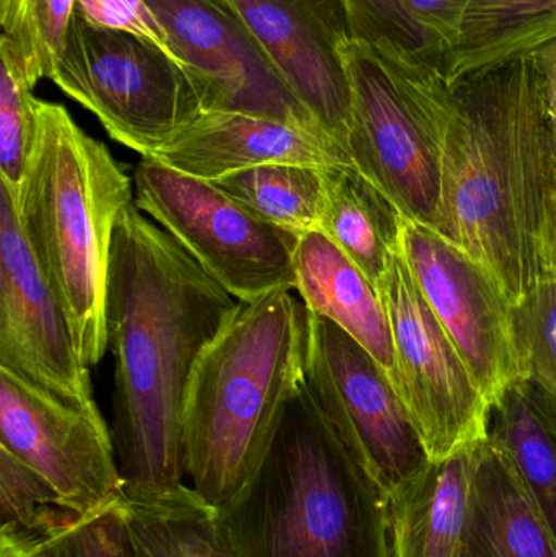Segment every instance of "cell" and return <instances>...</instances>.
<instances>
[{
	"label": "cell",
	"mask_w": 556,
	"mask_h": 557,
	"mask_svg": "<svg viewBox=\"0 0 556 557\" xmlns=\"http://www.w3.org/2000/svg\"><path fill=\"white\" fill-rule=\"evenodd\" d=\"M218 510L234 557H392L387 493L306 379L247 483Z\"/></svg>",
	"instance_id": "cell-3"
},
{
	"label": "cell",
	"mask_w": 556,
	"mask_h": 557,
	"mask_svg": "<svg viewBox=\"0 0 556 557\" xmlns=\"http://www.w3.org/2000/svg\"><path fill=\"white\" fill-rule=\"evenodd\" d=\"M0 370L72 406L95 405L90 369L78 356L58 295L39 270L0 185Z\"/></svg>",
	"instance_id": "cell-14"
},
{
	"label": "cell",
	"mask_w": 556,
	"mask_h": 557,
	"mask_svg": "<svg viewBox=\"0 0 556 557\" xmlns=\"http://www.w3.org/2000/svg\"><path fill=\"white\" fill-rule=\"evenodd\" d=\"M391 323V380L431 461L489 437L490 405L421 294L401 248L378 284Z\"/></svg>",
	"instance_id": "cell-8"
},
{
	"label": "cell",
	"mask_w": 556,
	"mask_h": 557,
	"mask_svg": "<svg viewBox=\"0 0 556 557\" xmlns=\"http://www.w3.org/2000/svg\"><path fill=\"white\" fill-rule=\"evenodd\" d=\"M511 318L526 376L556 395V276L545 278L512 305Z\"/></svg>",
	"instance_id": "cell-29"
},
{
	"label": "cell",
	"mask_w": 556,
	"mask_h": 557,
	"mask_svg": "<svg viewBox=\"0 0 556 557\" xmlns=\"http://www.w3.org/2000/svg\"><path fill=\"white\" fill-rule=\"evenodd\" d=\"M0 557H35L32 536L0 530Z\"/></svg>",
	"instance_id": "cell-33"
},
{
	"label": "cell",
	"mask_w": 556,
	"mask_h": 557,
	"mask_svg": "<svg viewBox=\"0 0 556 557\" xmlns=\"http://www.w3.org/2000/svg\"><path fill=\"white\" fill-rule=\"evenodd\" d=\"M294 290L307 310L342 327L392 375L394 343L378 287L320 231L299 238Z\"/></svg>",
	"instance_id": "cell-18"
},
{
	"label": "cell",
	"mask_w": 556,
	"mask_h": 557,
	"mask_svg": "<svg viewBox=\"0 0 556 557\" xmlns=\"http://www.w3.org/2000/svg\"><path fill=\"white\" fill-rule=\"evenodd\" d=\"M400 248L421 294L492 405L526 376L511 304L473 258L428 225L404 218Z\"/></svg>",
	"instance_id": "cell-12"
},
{
	"label": "cell",
	"mask_w": 556,
	"mask_h": 557,
	"mask_svg": "<svg viewBox=\"0 0 556 557\" xmlns=\"http://www.w3.org/2000/svg\"><path fill=\"white\" fill-rule=\"evenodd\" d=\"M238 300L131 202L108 276L113 434L124 490L183 484L186 393L206 347Z\"/></svg>",
	"instance_id": "cell-2"
},
{
	"label": "cell",
	"mask_w": 556,
	"mask_h": 557,
	"mask_svg": "<svg viewBox=\"0 0 556 557\" xmlns=\"http://www.w3.org/2000/svg\"><path fill=\"white\" fill-rule=\"evenodd\" d=\"M131 532L146 557H234L218 507L185 483L166 490H124Z\"/></svg>",
	"instance_id": "cell-23"
},
{
	"label": "cell",
	"mask_w": 556,
	"mask_h": 557,
	"mask_svg": "<svg viewBox=\"0 0 556 557\" xmlns=\"http://www.w3.org/2000/svg\"><path fill=\"white\" fill-rule=\"evenodd\" d=\"M32 546L35 557H146L131 532L123 499L94 516L75 517L48 535L32 536Z\"/></svg>",
	"instance_id": "cell-28"
},
{
	"label": "cell",
	"mask_w": 556,
	"mask_h": 557,
	"mask_svg": "<svg viewBox=\"0 0 556 557\" xmlns=\"http://www.w3.org/2000/svg\"><path fill=\"white\" fill-rule=\"evenodd\" d=\"M436 150V231L509 304L552 277L556 163L531 54L449 85L441 65L375 54Z\"/></svg>",
	"instance_id": "cell-1"
},
{
	"label": "cell",
	"mask_w": 556,
	"mask_h": 557,
	"mask_svg": "<svg viewBox=\"0 0 556 557\" xmlns=\"http://www.w3.org/2000/svg\"><path fill=\"white\" fill-rule=\"evenodd\" d=\"M556 38V0H467L444 62L449 85Z\"/></svg>",
	"instance_id": "cell-22"
},
{
	"label": "cell",
	"mask_w": 556,
	"mask_h": 557,
	"mask_svg": "<svg viewBox=\"0 0 556 557\" xmlns=\"http://www.w3.org/2000/svg\"><path fill=\"white\" fill-rule=\"evenodd\" d=\"M544 90L545 114H547L548 129H551L552 146L556 163V38L529 52Z\"/></svg>",
	"instance_id": "cell-32"
},
{
	"label": "cell",
	"mask_w": 556,
	"mask_h": 557,
	"mask_svg": "<svg viewBox=\"0 0 556 557\" xmlns=\"http://www.w3.org/2000/svg\"><path fill=\"white\" fill-rule=\"evenodd\" d=\"M480 447L430 460L388 496L392 557H462Z\"/></svg>",
	"instance_id": "cell-17"
},
{
	"label": "cell",
	"mask_w": 556,
	"mask_h": 557,
	"mask_svg": "<svg viewBox=\"0 0 556 557\" xmlns=\"http://www.w3.org/2000/svg\"><path fill=\"white\" fill-rule=\"evenodd\" d=\"M342 52L351 87L353 165L404 218L436 227L441 173L433 143L368 45L351 39Z\"/></svg>",
	"instance_id": "cell-13"
},
{
	"label": "cell",
	"mask_w": 556,
	"mask_h": 557,
	"mask_svg": "<svg viewBox=\"0 0 556 557\" xmlns=\"http://www.w3.org/2000/svg\"><path fill=\"white\" fill-rule=\"evenodd\" d=\"M23 0H0V25L2 35L12 38L18 26Z\"/></svg>",
	"instance_id": "cell-34"
},
{
	"label": "cell",
	"mask_w": 556,
	"mask_h": 557,
	"mask_svg": "<svg viewBox=\"0 0 556 557\" xmlns=\"http://www.w3.org/2000/svg\"><path fill=\"white\" fill-rule=\"evenodd\" d=\"M75 517L46 478L0 447V530L38 539Z\"/></svg>",
	"instance_id": "cell-27"
},
{
	"label": "cell",
	"mask_w": 556,
	"mask_h": 557,
	"mask_svg": "<svg viewBox=\"0 0 556 557\" xmlns=\"http://www.w3.org/2000/svg\"><path fill=\"white\" fill-rule=\"evenodd\" d=\"M462 557H556V536L515 465L480 447Z\"/></svg>",
	"instance_id": "cell-19"
},
{
	"label": "cell",
	"mask_w": 556,
	"mask_h": 557,
	"mask_svg": "<svg viewBox=\"0 0 556 557\" xmlns=\"http://www.w3.org/2000/svg\"><path fill=\"white\" fill-rule=\"evenodd\" d=\"M552 276H556V198L554 209V224H552Z\"/></svg>",
	"instance_id": "cell-35"
},
{
	"label": "cell",
	"mask_w": 556,
	"mask_h": 557,
	"mask_svg": "<svg viewBox=\"0 0 556 557\" xmlns=\"http://www.w3.org/2000/svg\"><path fill=\"white\" fill-rule=\"evenodd\" d=\"M307 310L293 290L238 301L189 382L183 416L185 474L224 506L247 483L306 379Z\"/></svg>",
	"instance_id": "cell-5"
},
{
	"label": "cell",
	"mask_w": 556,
	"mask_h": 557,
	"mask_svg": "<svg viewBox=\"0 0 556 557\" xmlns=\"http://www.w3.org/2000/svg\"><path fill=\"white\" fill-rule=\"evenodd\" d=\"M225 2L244 20L294 97L346 152L351 87L342 51L355 38L345 0Z\"/></svg>",
	"instance_id": "cell-15"
},
{
	"label": "cell",
	"mask_w": 556,
	"mask_h": 557,
	"mask_svg": "<svg viewBox=\"0 0 556 557\" xmlns=\"http://www.w3.org/2000/svg\"><path fill=\"white\" fill-rule=\"evenodd\" d=\"M74 13L97 28L131 33L147 39L180 61L162 23L146 0H75Z\"/></svg>",
	"instance_id": "cell-31"
},
{
	"label": "cell",
	"mask_w": 556,
	"mask_h": 557,
	"mask_svg": "<svg viewBox=\"0 0 556 557\" xmlns=\"http://www.w3.org/2000/svg\"><path fill=\"white\" fill-rule=\"evenodd\" d=\"M134 205L172 235L235 300L296 288L299 238L270 224L214 182L153 157L134 170Z\"/></svg>",
	"instance_id": "cell-7"
},
{
	"label": "cell",
	"mask_w": 556,
	"mask_h": 557,
	"mask_svg": "<svg viewBox=\"0 0 556 557\" xmlns=\"http://www.w3.org/2000/svg\"><path fill=\"white\" fill-rule=\"evenodd\" d=\"M325 234L378 287L400 248V214L394 202L355 165L325 166Z\"/></svg>",
	"instance_id": "cell-21"
},
{
	"label": "cell",
	"mask_w": 556,
	"mask_h": 557,
	"mask_svg": "<svg viewBox=\"0 0 556 557\" xmlns=\"http://www.w3.org/2000/svg\"><path fill=\"white\" fill-rule=\"evenodd\" d=\"M131 202L134 180L108 147L88 136L61 104L36 100L35 144L13 205L88 369L108 349L111 248Z\"/></svg>",
	"instance_id": "cell-4"
},
{
	"label": "cell",
	"mask_w": 556,
	"mask_h": 557,
	"mask_svg": "<svg viewBox=\"0 0 556 557\" xmlns=\"http://www.w3.org/2000/svg\"><path fill=\"white\" fill-rule=\"evenodd\" d=\"M146 2L180 61L195 75L205 111L270 117L329 137L225 0Z\"/></svg>",
	"instance_id": "cell-11"
},
{
	"label": "cell",
	"mask_w": 556,
	"mask_h": 557,
	"mask_svg": "<svg viewBox=\"0 0 556 557\" xmlns=\"http://www.w3.org/2000/svg\"><path fill=\"white\" fill-rule=\"evenodd\" d=\"M467 0H345L353 38L378 54H397L444 69Z\"/></svg>",
	"instance_id": "cell-24"
},
{
	"label": "cell",
	"mask_w": 556,
	"mask_h": 557,
	"mask_svg": "<svg viewBox=\"0 0 556 557\" xmlns=\"http://www.w3.org/2000/svg\"><path fill=\"white\" fill-rule=\"evenodd\" d=\"M323 169L273 163L232 173L214 183L264 221L302 238L320 231L325 206Z\"/></svg>",
	"instance_id": "cell-25"
},
{
	"label": "cell",
	"mask_w": 556,
	"mask_h": 557,
	"mask_svg": "<svg viewBox=\"0 0 556 557\" xmlns=\"http://www.w3.org/2000/svg\"><path fill=\"white\" fill-rule=\"evenodd\" d=\"M48 78L140 157L156 156L205 113L195 75L175 55L77 13Z\"/></svg>",
	"instance_id": "cell-6"
},
{
	"label": "cell",
	"mask_w": 556,
	"mask_h": 557,
	"mask_svg": "<svg viewBox=\"0 0 556 557\" xmlns=\"http://www.w3.org/2000/svg\"><path fill=\"white\" fill-rule=\"evenodd\" d=\"M0 185L15 198L25 176L36 136V100L20 49L0 36Z\"/></svg>",
	"instance_id": "cell-26"
},
{
	"label": "cell",
	"mask_w": 556,
	"mask_h": 557,
	"mask_svg": "<svg viewBox=\"0 0 556 557\" xmlns=\"http://www.w3.org/2000/svg\"><path fill=\"white\" fill-rule=\"evenodd\" d=\"M152 157L208 182L273 163L353 165L348 153L329 137L270 117L227 111H205Z\"/></svg>",
	"instance_id": "cell-16"
},
{
	"label": "cell",
	"mask_w": 556,
	"mask_h": 557,
	"mask_svg": "<svg viewBox=\"0 0 556 557\" xmlns=\"http://www.w3.org/2000/svg\"><path fill=\"white\" fill-rule=\"evenodd\" d=\"M515 465L556 536V395L522 376L490 405L489 437Z\"/></svg>",
	"instance_id": "cell-20"
},
{
	"label": "cell",
	"mask_w": 556,
	"mask_h": 557,
	"mask_svg": "<svg viewBox=\"0 0 556 557\" xmlns=\"http://www.w3.org/2000/svg\"><path fill=\"white\" fill-rule=\"evenodd\" d=\"M0 447L38 471L77 517L124 496L113 434L97 403L69 405L0 370Z\"/></svg>",
	"instance_id": "cell-10"
},
{
	"label": "cell",
	"mask_w": 556,
	"mask_h": 557,
	"mask_svg": "<svg viewBox=\"0 0 556 557\" xmlns=\"http://www.w3.org/2000/svg\"><path fill=\"white\" fill-rule=\"evenodd\" d=\"M74 10L75 0H23L15 35L5 38L22 52L33 84L49 77Z\"/></svg>",
	"instance_id": "cell-30"
},
{
	"label": "cell",
	"mask_w": 556,
	"mask_h": 557,
	"mask_svg": "<svg viewBox=\"0 0 556 557\" xmlns=\"http://www.w3.org/2000/svg\"><path fill=\"white\" fill-rule=\"evenodd\" d=\"M306 383L387 496L430 463L404 401L381 363L342 327L310 310Z\"/></svg>",
	"instance_id": "cell-9"
}]
</instances>
